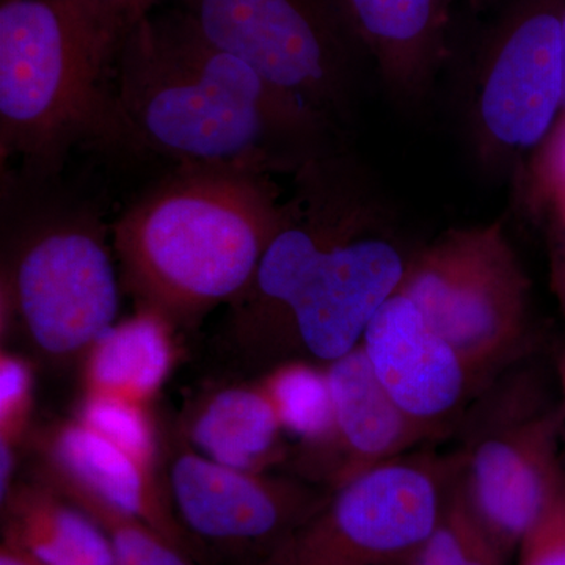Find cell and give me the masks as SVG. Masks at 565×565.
Listing matches in <instances>:
<instances>
[{
  "instance_id": "1",
  "label": "cell",
  "mask_w": 565,
  "mask_h": 565,
  "mask_svg": "<svg viewBox=\"0 0 565 565\" xmlns=\"http://www.w3.org/2000/svg\"><path fill=\"white\" fill-rule=\"evenodd\" d=\"M118 106L140 154L252 161L275 172L318 154L332 126L211 43L180 9L154 11L118 43Z\"/></svg>"
},
{
  "instance_id": "2",
  "label": "cell",
  "mask_w": 565,
  "mask_h": 565,
  "mask_svg": "<svg viewBox=\"0 0 565 565\" xmlns=\"http://www.w3.org/2000/svg\"><path fill=\"white\" fill-rule=\"evenodd\" d=\"M273 167L180 163L111 226L122 281L140 310L193 323L250 285L288 217Z\"/></svg>"
},
{
  "instance_id": "3",
  "label": "cell",
  "mask_w": 565,
  "mask_h": 565,
  "mask_svg": "<svg viewBox=\"0 0 565 565\" xmlns=\"http://www.w3.org/2000/svg\"><path fill=\"white\" fill-rule=\"evenodd\" d=\"M297 174L288 217L233 302L244 329L289 330L329 364L362 343L374 316L399 289L407 259L366 233L370 215L332 163L310 159Z\"/></svg>"
},
{
  "instance_id": "4",
  "label": "cell",
  "mask_w": 565,
  "mask_h": 565,
  "mask_svg": "<svg viewBox=\"0 0 565 565\" xmlns=\"http://www.w3.org/2000/svg\"><path fill=\"white\" fill-rule=\"evenodd\" d=\"M117 47L65 0L0 3V158L32 174L77 147L137 151L114 85Z\"/></svg>"
},
{
  "instance_id": "5",
  "label": "cell",
  "mask_w": 565,
  "mask_h": 565,
  "mask_svg": "<svg viewBox=\"0 0 565 565\" xmlns=\"http://www.w3.org/2000/svg\"><path fill=\"white\" fill-rule=\"evenodd\" d=\"M501 373L460 419L452 476L509 559L563 484V412L530 370Z\"/></svg>"
},
{
  "instance_id": "6",
  "label": "cell",
  "mask_w": 565,
  "mask_h": 565,
  "mask_svg": "<svg viewBox=\"0 0 565 565\" xmlns=\"http://www.w3.org/2000/svg\"><path fill=\"white\" fill-rule=\"evenodd\" d=\"M397 292L487 384L525 356L531 280L500 222L449 230L426 245L407 259Z\"/></svg>"
},
{
  "instance_id": "7",
  "label": "cell",
  "mask_w": 565,
  "mask_h": 565,
  "mask_svg": "<svg viewBox=\"0 0 565 565\" xmlns=\"http://www.w3.org/2000/svg\"><path fill=\"white\" fill-rule=\"evenodd\" d=\"M211 43L330 126L348 118L362 47L340 0H177Z\"/></svg>"
},
{
  "instance_id": "8",
  "label": "cell",
  "mask_w": 565,
  "mask_h": 565,
  "mask_svg": "<svg viewBox=\"0 0 565 565\" xmlns=\"http://www.w3.org/2000/svg\"><path fill=\"white\" fill-rule=\"evenodd\" d=\"M451 460L403 456L330 492L258 565H405L437 525Z\"/></svg>"
},
{
  "instance_id": "9",
  "label": "cell",
  "mask_w": 565,
  "mask_h": 565,
  "mask_svg": "<svg viewBox=\"0 0 565 565\" xmlns=\"http://www.w3.org/2000/svg\"><path fill=\"white\" fill-rule=\"evenodd\" d=\"M120 281L103 233L73 218L31 234L2 277V321L18 318L41 351L70 355L117 321Z\"/></svg>"
},
{
  "instance_id": "10",
  "label": "cell",
  "mask_w": 565,
  "mask_h": 565,
  "mask_svg": "<svg viewBox=\"0 0 565 565\" xmlns=\"http://www.w3.org/2000/svg\"><path fill=\"white\" fill-rule=\"evenodd\" d=\"M170 501L200 553L215 548L258 565L318 511L330 492L300 478H275L214 462L196 451L174 457Z\"/></svg>"
},
{
  "instance_id": "11",
  "label": "cell",
  "mask_w": 565,
  "mask_h": 565,
  "mask_svg": "<svg viewBox=\"0 0 565 565\" xmlns=\"http://www.w3.org/2000/svg\"><path fill=\"white\" fill-rule=\"evenodd\" d=\"M565 0H523L494 36L479 85V137L494 154L533 152L564 110Z\"/></svg>"
},
{
  "instance_id": "12",
  "label": "cell",
  "mask_w": 565,
  "mask_h": 565,
  "mask_svg": "<svg viewBox=\"0 0 565 565\" xmlns=\"http://www.w3.org/2000/svg\"><path fill=\"white\" fill-rule=\"evenodd\" d=\"M360 348L385 392L433 440L459 426L489 385L399 292L374 316Z\"/></svg>"
},
{
  "instance_id": "13",
  "label": "cell",
  "mask_w": 565,
  "mask_h": 565,
  "mask_svg": "<svg viewBox=\"0 0 565 565\" xmlns=\"http://www.w3.org/2000/svg\"><path fill=\"white\" fill-rule=\"evenodd\" d=\"M326 366L333 393V429L321 448L297 456L303 481L333 492L433 440L385 392L360 345Z\"/></svg>"
},
{
  "instance_id": "14",
  "label": "cell",
  "mask_w": 565,
  "mask_h": 565,
  "mask_svg": "<svg viewBox=\"0 0 565 565\" xmlns=\"http://www.w3.org/2000/svg\"><path fill=\"white\" fill-rule=\"evenodd\" d=\"M40 452L44 484L92 494L143 520L192 557L202 556L174 514L170 497L156 481V473L87 424L77 418L58 424L41 438Z\"/></svg>"
},
{
  "instance_id": "15",
  "label": "cell",
  "mask_w": 565,
  "mask_h": 565,
  "mask_svg": "<svg viewBox=\"0 0 565 565\" xmlns=\"http://www.w3.org/2000/svg\"><path fill=\"white\" fill-rule=\"evenodd\" d=\"M364 51L405 98L423 95L446 52V0H340Z\"/></svg>"
},
{
  "instance_id": "16",
  "label": "cell",
  "mask_w": 565,
  "mask_h": 565,
  "mask_svg": "<svg viewBox=\"0 0 565 565\" xmlns=\"http://www.w3.org/2000/svg\"><path fill=\"white\" fill-rule=\"evenodd\" d=\"M2 512L3 539L41 564L115 565L103 527L44 482L14 484Z\"/></svg>"
},
{
  "instance_id": "17",
  "label": "cell",
  "mask_w": 565,
  "mask_h": 565,
  "mask_svg": "<svg viewBox=\"0 0 565 565\" xmlns=\"http://www.w3.org/2000/svg\"><path fill=\"white\" fill-rule=\"evenodd\" d=\"M172 330L150 310L114 323L85 351V394L150 404L173 367Z\"/></svg>"
},
{
  "instance_id": "18",
  "label": "cell",
  "mask_w": 565,
  "mask_h": 565,
  "mask_svg": "<svg viewBox=\"0 0 565 565\" xmlns=\"http://www.w3.org/2000/svg\"><path fill=\"white\" fill-rule=\"evenodd\" d=\"M189 435L196 452L237 470L266 473L285 452L281 424L258 384L212 394L193 416Z\"/></svg>"
},
{
  "instance_id": "19",
  "label": "cell",
  "mask_w": 565,
  "mask_h": 565,
  "mask_svg": "<svg viewBox=\"0 0 565 565\" xmlns=\"http://www.w3.org/2000/svg\"><path fill=\"white\" fill-rule=\"evenodd\" d=\"M273 404L285 435L299 441L302 452L315 451L333 429L332 385L326 364L292 360L273 367L258 382Z\"/></svg>"
},
{
  "instance_id": "20",
  "label": "cell",
  "mask_w": 565,
  "mask_h": 565,
  "mask_svg": "<svg viewBox=\"0 0 565 565\" xmlns=\"http://www.w3.org/2000/svg\"><path fill=\"white\" fill-rule=\"evenodd\" d=\"M452 467V465H451ZM492 537L479 525L451 479L437 525L405 565H509Z\"/></svg>"
},
{
  "instance_id": "21",
  "label": "cell",
  "mask_w": 565,
  "mask_h": 565,
  "mask_svg": "<svg viewBox=\"0 0 565 565\" xmlns=\"http://www.w3.org/2000/svg\"><path fill=\"white\" fill-rule=\"evenodd\" d=\"M52 489L79 505L103 527L109 539L115 565H195L189 553L143 520L79 490Z\"/></svg>"
},
{
  "instance_id": "22",
  "label": "cell",
  "mask_w": 565,
  "mask_h": 565,
  "mask_svg": "<svg viewBox=\"0 0 565 565\" xmlns=\"http://www.w3.org/2000/svg\"><path fill=\"white\" fill-rule=\"evenodd\" d=\"M76 418L154 473L158 463V435L148 414V405L118 397L85 394Z\"/></svg>"
},
{
  "instance_id": "23",
  "label": "cell",
  "mask_w": 565,
  "mask_h": 565,
  "mask_svg": "<svg viewBox=\"0 0 565 565\" xmlns=\"http://www.w3.org/2000/svg\"><path fill=\"white\" fill-rule=\"evenodd\" d=\"M525 204L546 225L565 215V111L531 152L525 177Z\"/></svg>"
},
{
  "instance_id": "24",
  "label": "cell",
  "mask_w": 565,
  "mask_h": 565,
  "mask_svg": "<svg viewBox=\"0 0 565 565\" xmlns=\"http://www.w3.org/2000/svg\"><path fill=\"white\" fill-rule=\"evenodd\" d=\"M33 405L32 366L20 355H0V448L17 451L29 429Z\"/></svg>"
},
{
  "instance_id": "25",
  "label": "cell",
  "mask_w": 565,
  "mask_h": 565,
  "mask_svg": "<svg viewBox=\"0 0 565 565\" xmlns=\"http://www.w3.org/2000/svg\"><path fill=\"white\" fill-rule=\"evenodd\" d=\"M516 565H565V478L515 553Z\"/></svg>"
},
{
  "instance_id": "26",
  "label": "cell",
  "mask_w": 565,
  "mask_h": 565,
  "mask_svg": "<svg viewBox=\"0 0 565 565\" xmlns=\"http://www.w3.org/2000/svg\"><path fill=\"white\" fill-rule=\"evenodd\" d=\"M96 32L118 47L122 36L150 14L159 0H65Z\"/></svg>"
},
{
  "instance_id": "27",
  "label": "cell",
  "mask_w": 565,
  "mask_h": 565,
  "mask_svg": "<svg viewBox=\"0 0 565 565\" xmlns=\"http://www.w3.org/2000/svg\"><path fill=\"white\" fill-rule=\"evenodd\" d=\"M550 286L564 322L565 343V215L548 223Z\"/></svg>"
},
{
  "instance_id": "28",
  "label": "cell",
  "mask_w": 565,
  "mask_h": 565,
  "mask_svg": "<svg viewBox=\"0 0 565 565\" xmlns=\"http://www.w3.org/2000/svg\"><path fill=\"white\" fill-rule=\"evenodd\" d=\"M0 565H44L31 553L25 552L20 545L13 544L7 539H2L0 545Z\"/></svg>"
},
{
  "instance_id": "29",
  "label": "cell",
  "mask_w": 565,
  "mask_h": 565,
  "mask_svg": "<svg viewBox=\"0 0 565 565\" xmlns=\"http://www.w3.org/2000/svg\"><path fill=\"white\" fill-rule=\"evenodd\" d=\"M557 394H559L561 412H563V457L565 467V343L557 362Z\"/></svg>"
},
{
  "instance_id": "30",
  "label": "cell",
  "mask_w": 565,
  "mask_h": 565,
  "mask_svg": "<svg viewBox=\"0 0 565 565\" xmlns=\"http://www.w3.org/2000/svg\"><path fill=\"white\" fill-rule=\"evenodd\" d=\"M561 41H563L564 81H565V6H564V10H563V18H561ZM564 111H565V95H564Z\"/></svg>"
},
{
  "instance_id": "31",
  "label": "cell",
  "mask_w": 565,
  "mask_h": 565,
  "mask_svg": "<svg viewBox=\"0 0 565 565\" xmlns=\"http://www.w3.org/2000/svg\"><path fill=\"white\" fill-rule=\"evenodd\" d=\"M0 2L7 3V2H13V0H0Z\"/></svg>"
}]
</instances>
